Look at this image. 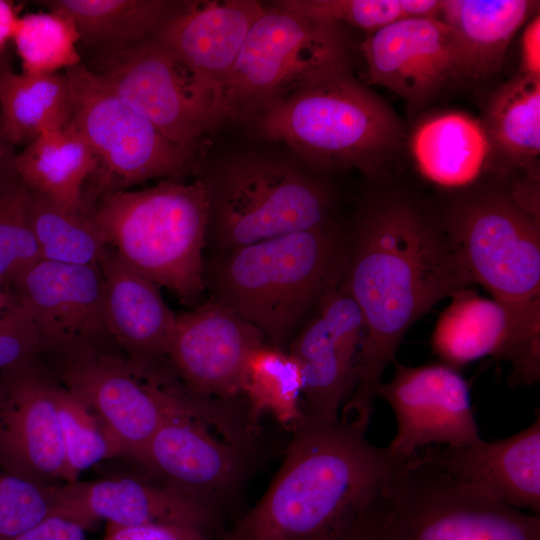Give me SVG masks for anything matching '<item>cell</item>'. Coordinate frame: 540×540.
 Instances as JSON below:
<instances>
[{
  "mask_svg": "<svg viewBox=\"0 0 540 540\" xmlns=\"http://www.w3.org/2000/svg\"><path fill=\"white\" fill-rule=\"evenodd\" d=\"M302 371L298 360L284 349L267 343L248 356L241 378V393L254 419L270 413L279 423L294 428L302 419Z\"/></svg>",
  "mask_w": 540,
  "mask_h": 540,
  "instance_id": "cell-32",
  "label": "cell"
},
{
  "mask_svg": "<svg viewBox=\"0 0 540 540\" xmlns=\"http://www.w3.org/2000/svg\"><path fill=\"white\" fill-rule=\"evenodd\" d=\"M200 179L208 194V230L217 253L329 222L328 189L294 160L245 153Z\"/></svg>",
  "mask_w": 540,
  "mask_h": 540,
  "instance_id": "cell-7",
  "label": "cell"
},
{
  "mask_svg": "<svg viewBox=\"0 0 540 540\" xmlns=\"http://www.w3.org/2000/svg\"><path fill=\"white\" fill-rule=\"evenodd\" d=\"M57 379L36 356L0 371V471L45 487L64 483Z\"/></svg>",
  "mask_w": 540,
  "mask_h": 540,
  "instance_id": "cell-15",
  "label": "cell"
},
{
  "mask_svg": "<svg viewBox=\"0 0 540 540\" xmlns=\"http://www.w3.org/2000/svg\"><path fill=\"white\" fill-rule=\"evenodd\" d=\"M38 357L99 418L123 456L136 462L168 416L205 403L170 363L134 360L116 345L76 347Z\"/></svg>",
  "mask_w": 540,
  "mask_h": 540,
  "instance_id": "cell-6",
  "label": "cell"
},
{
  "mask_svg": "<svg viewBox=\"0 0 540 540\" xmlns=\"http://www.w3.org/2000/svg\"><path fill=\"white\" fill-rule=\"evenodd\" d=\"M431 344L443 364L458 369L494 356L508 361L511 387L531 385L540 377V313L480 296L469 287L450 295Z\"/></svg>",
  "mask_w": 540,
  "mask_h": 540,
  "instance_id": "cell-13",
  "label": "cell"
},
{
  "mask_svg": "<svg viewBox=\"0 0 540 540\" xmlns=\"http://www.w3.org/2000/svg\"><path fill=\"white\" fill-rule=\"evenodd\" d=\"M539 8L531 0H442L439 18L452 30L460 80L496 73L515 34Z\"/></svg>",
  "mask_w": 540,
  "mask_h": 540,
  "instance_id": "cell-25",
  "label": "cell"
},
{
  "mask_svg": "<svg viewBox=\"0 0 540 540\" xmlns=\"http://www.w3.org/2000/svg\"><path fill=\"white\" fill-rule=\"evenodd\" d=\"M18 19L14 4L0 0V53H6V45L12 40Z\"/></svg>",
  "mask_w": 540,
  "mask_h": 540,
  "instance_id": "cell-44",
  "label": "cell"
},
{
  "mask_svg": "<svg viewBox=\"0 0 540 540\" xmlns=\"http://www.w3.org/2000/svg\"><path fill=\"white\" fill-rule=\"evenodd\" d=\"M8 68L10 67L6 53H0V77Z\"/></svg>",
  "mask_w": 540,
  "mask_h": 540,
  "instance_id": "cell-46",
  "label": "cell"
},
{
  "mask_svg": "<svg viewBox=\"0 0 540 540\" xmlns=\"http://www.w3.org/2000/svg\"><path fill=\"white\" fill-rule=\"evenodd\" d=\"M266 4L255 0L185 1L153 37L221 90Z\"/></svg>",
  "mask_w": 540,
  "mask_h": 540,
  "instance_id": "cell-23",
  "label": "cell"
},
{
  "mask_svg": "<svg viewBox=\"0 0 540 540\" xmlns=\"http://www.w3.org/2000/svg\"><path fill=\"white\" fill-rule=\"evenodd\" d=\"M342 28L275 2L266 5L222 86L225 119L246 122L302 86L350 70Z\"/></svg>",
  "mask_w": 540,
  "mask_h": 540,
  "instance_id": "cell-9",
  "label": "cell"
},
{
  "mask_svg": "<svg viewBox=\"0 0 540 540\" xmlns=\"http://www.w3.org/2000/svg\"><path fill=\"white\" fill-rule=\"evenodd\" d=\"M372 84L412 106L459 80L452 30L440 18H407L368 33L360 45Z\"/></svg>",
  "mask_w": 540,
  "mask_h": 540,
  "instance_id": "cell-19",
  "label": "cell"
},
{
  "mask_svg": "<svg viewBox=\"0 0 540 540\" xmlns=\"http://www.w3.org/2000/svg\"><path fill=\"white\" fill-rule=\"evenodd\" d=\"M315 309L288 352L301 366L303 417L335 423L354 387L363 318L356 302L339 285L329 288Z\"/></svg>",
  "mask_w": 540,
  "mask_h": 540,
  "instance_id": "cell-16",
  "label": "cell"
},
{
  "mask_svg": "<svg viewBox=\"0 0 540 540\" xmlns=\"http://www.w3.org/2000/svg\"><path fill=\"white\" fill-rule=\"evenodd\" d=\"M41 340L28 313L16 300L0 313V371L38 356Z\"/></svg>",
  "mask_w": 540,
  "mask_h": 540,
  "instance_id": "cell-38",
  "label": "cell"
},
{
  "mask_svg": "<svg viewBox=\"0 0 540 540\" xmlns=\"http://www.w3.org/2000/svg\"><path fill=\"white\" fill-rule=\"evenodd\" d=\"M87 529L79 522L53 515L11 540H87Z\"/></svg>",
  "mask_w": 540,
  "mask_h": 540,
  "instance_id": "cell-40",
  "label": "cell"
},
{
  "mask_svg": "<svg viewBox=\"0 0 540 540\" xmlns=\"http://www.w3.org/2000/svg\"><path fill=\"white\" fill-rule=\"evenodd\" d=\"M347 242L329 222L218 253L206 283L211 299L284 349L303 317L344 273Z\"/></svg>",
  "mask_w": 540,
  "mask_h": 540,
  "instance_id": "cell-3",
  "label": "cell"
},
{
  "mask_svg": "<svg viewBox=\"0 0 540 540\" xmlns=\"http://www.w3.org/2000/svg\"><path fill=\"white\" fill-rule=\"evenodd\" d=\"M73 114L65 73H16L0 77V119L3 133L15 146H27L41 135L67 125Z\"/></svg>",
  "mask_w": 540,
  "mask_h": 540,
  "instance_id": "cell-30",
  "label": "cell"
},
{
  "mask_svg": "<svg viewBox=\"0 0 540 540\" xmlns=\"http://www.w3.org/2000/svg\"><path fill=\"white\" fill-rule=\"evenodd\" d=\"M101 540H208L207 533L195 527L150 523L136 526L107 524Z\"/></svg>",
  "mask_w": 540,
  "mask_h": 540,
  "instance_id": "cell-39",
  "label": "cell"
},
{
  "mask_svg": "<svg viewBox=\"0 0 540 540\" xmlns=\"http://www.w3.org/2000/svg\"><path fill=\"white\" fill-rule=\"evenodd\" d=\"M384 540H540V516L404 460L382 497Z\"/></svg>",
  "mask_w": 540,
  "mask_h": 540,
  "instance_id": "cell-10",
  "label": "cell"
},
{
  "mask_svg": "<svg viewBox=\"0 0 540 540\" xmlns=\"http://www.w3.org/2000/svg\"><path fill=\"white\" fill-rule=\"evenodd\" d=\"M53 515L51 487L0 471V540H11Z\"/></svg>",
  "mask_w": 540,
  "mask_h": 540,
  "instance_id": "cell-37",
  "label": "cell"
},
{
  "mask_svg": "<svg viewBox=\"0 0 540 540\" xmlns=\"http://www.w3.org/2000/svg\"><path fill=\"white\" fill-rule=\"evenodd\" d=\"M276 4L314 18L377 31L407 18H439L442 0H282Z\"/></svg>",
  "mask_w": 540,
  "mask_h": 540,
  "instance_id": "cell-35",
  "label": "cell"
},
{
  "mask_svg": "<svg viewBox=\"0 0 540 540\" xmlns=\"http://www.w3.org/2000/svg\"><path fill=\"white\" fill-rule=\"evenodd\" d=\"M47 9L74 22L80 42L95 52L125 49L153 38L184 5L177 0H47Z\"/></svg>",
  "mask_w": 540,
  "mask_h": 540,
  "instance_id": "cell-27",
  "label": "cell"
},
{
  "mask_svg": "<svg viewBox=\"0 0 540 540\" xmlns=\"http://www.w3.org/2000/svg\"><path fill=\"white\" fill-rule=\"evenodd\" d=\"M28 214L40 260L95 265L108 248L103 233L89 214L69 210L31 190Z\"/></svg>",
  "mask_w": 540,
  "mask_h": 540,
  "instance_id": "cell-31",
  "label": "cell"
},
{
  "mask_svg": "<svg viewBox=\"0 0 540 540\" xmlns=\"http://www.w3.org/2000/svg\"><path fill=\"white\" fill-rule=\"evenodd\" d=\"M265 341L256 326L210 299L177 316L168 360L193 393L230 399L241 393L249 354Z\"/></svg>",
  "mask_w": 540,
  "mask_h": 540,
  "instance_id": "cell-18",
  "label": "cell"
},
{
  "mask_svg": "<svg viewBox=\"0 0 540 540\" xmlns=\"http://www.w3.org/2000/svg\"><path fill=\"white\" fill-rule=\"evenodd\" d=\"M87 66L182 147L196 150L199 140L226 120L221 88L155 38L121 50L95 52Z\"/></svg>",
  "mask_w": 540,
  "mask_h": 540,
  "instance_id": "cell-11",
  "label": "cell"
},
{
  "mask_svg": "<svg viewBox=\"0 0 540 540\" xmlns=\"http://www.w3.org/2000/svg\"><path fill=\"white\" fill-rule=\"evenodd\" d=\"M40 336V353L116 345L104 304L98 264L65 265L39 260L10 284ZM38 354V355H39Z\"/></svg>",
  "mask_w": 540,
  "mask_h": 540,
  "instance_id": "cell-17",
  "label": "cell"
},
{
  "mask_svg": "<svg viewBox=\"0 0 540 540\" xmlns=\"http://www.w3.org/2000/svg\"><path fill=\"white\" fill-rule=\"evenodd\" d=\"M29 198L30 190L21 181L0 196V281L5 286L40 260Z\"/></svg>",
  "mask_w": 540,
  "mask_h": 540,
  "instance_id": "cell-36",
  "label": "cell"
},
{
  "mask_svg": "<svg viewBox=\"0 0 540 540\" xmlns=\"http://www.w3.org/2000/svg\"><path fill=\"white\" fill-rule=\"evenodd\" d=\"M521 74L540 76V16L535 14L525 27L520 46Z\"/></svg>",
  "mask_w": 540,
  "mask_h": 540,
  "instance_id": "cell-42",
  "label": "cell"
},
{
  "mask_svg": "<svg viewBox=\"0 0 540 540\" xmlns=\"http://www.w3.org/2000/svg\"><path fill=\"white\" fill-rule=\"evenodd\" d=\"M474 284L443 223L407 197L368 206L347 242L340 287L358 305L363 338L340 420L367 430L387 366L410 327L440 300Z\"/></svg>",
  "mask_w": 540,
  "mask_h": 540,
  "instance_id": "cell-1",
  "label": "cell"
},
{
  "mask_svg": "<svg viewBox=\"0 0 540 540\" xmlns=\"http://www.w3.org/2000/svg\"><path fill=\"white\" fill-rule=\"evenodd\" d=\"M490 155L502 169L524 168L536 179L532 163L540 153V76L517 74L488 101L484 122Z\"/></svg>",
  "mask_w": 540,
  "mask_h": 540,
  "instance_id": "cell-29",
  "label": "cell"
},
{
  "mask_svg": "<svg viewBox=\"0 0 540 540\" xmlns=\"http://www.w3.org/2000/svg\"><path fill=\"white\" fill-rule=\"evenodd\" d=\"M412 152L428 180L457 188L477 179L488 163L490 148L481 123L467 114L449 112L433 116L417 128Z\"/></svg>",
  "mask_w": 540,
  "mask_h": 540,
  "instance_id": "cell-28",
  "label": "cell"
},
{
  "mask_svg": "<svg viewBox=\"0 0 540 540\" xmlns=\"http://www.w3.org/2000/svg\"><path fill=\"white\" fill-rule=\"evenodd\" d=\"M209 213L206 188L197 178L109 190L88 214L123 261L190 302L205 286Z\"/></svg>",
  "mask_w": 540,
  "mask_h": 540,
  "instance_id": "cell-5",
  "label": "cell"
},
{
  "mask_svg": "<svg viewBox=\"0 0 540 540\" xmlns=\"http://www.w3.org/2000/svg\"><path fill=\"white\" fill-rule=\"evenodd\" d=\"M246 122L254 134L287 146L316 169L375 172L398 145L401 123L350 70L312 81Z\"/></svg>",
  "mask_w": 540,
  "mask_h": 540,
  "instance_id": "cell-4",
  "label": "cell"
},
{
  "mask_svg": "<svg viewBox=\"0 0 540 540\" xmlns=\"http://www.w3.org/2000/svg\"><path fill=\"white\" fill-rule=\"evenodd\" d=\"M205 407L168 416L145 447L138 463L160 484L214 506L236 487L243 467L237 446L215 438L201 422Z\"/></svg>",
  "mask_w": 540,
  "mask_h": 540,
  "instance_id": "cell-20",
  "label": "cell"
},
{
  "mask_svg": "<svg viewBox=\"0 0 540 540\" xmlns=\"http://www.w3.org/2000/svg\"><path fill=\"white\" fill-rule=\"evenodd\" d=\"M16 157L14 146L3 133L0 119V196L20 181L16 169Z\"/></svg>",
  "mask_w": 540,
  "mask_h": 540,
  "instance_id": "cell-43",
  "label": "cell"
},
{
  "mask_svg": "<svg viewBox=\"0 0 540 540\" xmlns=\"http://www.w3.org/2000/svg\"><path fill=\"white\" fill-rule=\"evenodd\" d=\"M479 487L503 503L540 514V415L510 437L463 447L433 445L407 458Z\"/></svg>",
  "mask_w": 540,
  "mask_h": 540,
  "instance_id": "cell-22",
  "label": "cell"
},
{
  "mask_svg": "<svg viewBox=\"0 0 540 540\" xmlns=\"http://www.w3.org/2000/svg\"><path fill=\"white\" fill-rule=\"evenodd\" d=\"M56 515L73 519L87 530L100 520L118 526L179 524L207 533L215 507L163 484L133 477L76 480L52 486Z\"/></svg>",
  "mask_w": 540,
  "mask_h": 540,
  "instance_id": "cell-21",
  "label": "cell"
},
{
  "mask_svg": "<svg viewBox=\"0 0 540 540\" xmlns=\"http://www.w3.org/2000/svg\"><path fill=\"white\" fill-rule=\"evenodd\" d=\"M64 73L72 96L71 123L95 154L103 187L128 189L150 179H180L195 168L196 150L167 139L85 63Z\"/></svg>",
  "mask_w": 540,
  "mask_h": 540,
  "instance_id": "cell-12",
  "label": "cell"
},
{
  "mask_svg": "<svg viewBox=\"0 0 540 540\" xmlns=\"http://www.w3.org/2000/svg\"><path fill=\"white\" fill-rule=\"evenodd\" d=\"M331 540H384L382 533V496Z\"/></svg>",
  "mask_w": 540,
  "mask_h": 540,
  "instance_id": "cell-41",
  "label": "cell"
},
{
  "mask_svg": "<svg viewBox=\"0 0 540 540\" xmlns=\"http://www.w3.org/2000/svg\"><path fill=\"white\" fill-rule=\"evenodd\" d=\"M12 40L24 73H58L82 63L79 32L60 11L48 9L19 17Z\"/></svg>",
  "mask_w": 540,
  "mask_h": 540,
  "instance_id": "cell-33",
  "label": "cell"
},
{
  "mask_svg": "<svg viewBox=\"0 0 540 540\" xmlns=\"http://www.w3.org/2000/svg\"><path fill=\"white\" fill-rule=\"evenodd\" d=\"M381 383L377 398L392 409L397 431L387 446L401 460L433 445L463 447L481 439L466 380L446 364L407 366Z\"/></svg>",
  "mask_w": 540,
  "mask_h": 540,
  "instance_id": "cell-14",
  "label": "cell"
},
{
  "mask_svg": "<svg viewBox=\"0 0 540 540\" xmlns=\"http://www.w3.org/2000/svg\"><path fill=\"white\" fill-rule=\"evenodd\" d=\"M54 401L64 451V483L78 480L82 472L105 459L123 456L120 444L99 418L59 382Z\"/></svg>",
  "mask_w": 540,
  "mask_h": 540,
  "instance_id": "cell-34",
  "label": "cell"
},
{
  "mask_svg": "<svg viewBox=\"0 0 540 540\" xmlns=\"http://www.w3.org/2000/svg\"><path fill=\"white\" fill-rule=\"evenodd\" d=\"M5 285L0 281V313L15 302L12 294L6 291Z\"/></svg>",
  "mask_w": 540,
  "mask_h": 540,
  "instance_id": "cell-45",
  "label": "cell"
},
{
  "mask_svg": "<svg viewBox=\"0 0 540 540\" xmlns=\"http://www.w3.org/2000/svg\"><path fill=\"white\" fill-rule=\"evenodd\" d=\"M98 167L95 154L71 121L41 135L16 157L18 177L29 190L84 214H88L84 185Z\"/></svg>",
  "mask_w": 540,
  "mask_h": 540,
  "instance_id": "cell-26",
  "label": "cell"
},
{
  "mask_svg": "<svg viewBox=\"0 0 540 540\" xmlns=\"http://www.w3.org/2000/svg\"><path fill=\"white\" fill-rule=\"evenodd\" d=\"M442 223L474 284L497 301L540 313L536 180L464 195Z\"/></svg>",
  "mask_w": 540,
  "mask_h": 540,
  "instance_id": "cell-8",
  "label": "cell"
},
{
  "mask_svg": "<svg viewBox=\"0 0 540 540\" xmlns=\"http://www.w3.org/2000/svg\"><path fill=\"white\" fill-rule=\"evenodd\" d=\"M257 504L219 540H331L378 500L401 459L366 430L303 417Z\"/></svg>",
  "mask_w": 540,
  "mask_h": 540,
  "instance_id": "cell-2",
  "label": "cell"
},
{
  "mask_svg": "<svg viewBox=\"0 0 540 540\" xmlns=\"http://www.w3.org/2000/svg\"><path fill=\"white\" fill-rule=\"evenodd\" d=\"M98 265L107 323L116 346L138 361L169 362L177 316L165 303L159 286L109 246Z\"/></svg>",
  "mask_w": 540,
  "mask_h": 540,
  "instance_id": "cell-24",
  "label": "cell"
}]
</instances>
